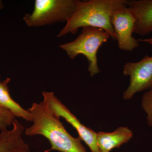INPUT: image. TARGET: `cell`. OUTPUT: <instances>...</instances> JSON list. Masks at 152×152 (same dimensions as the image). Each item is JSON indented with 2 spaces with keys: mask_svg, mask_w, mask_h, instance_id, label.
<instances>
[{
  "mask_svg": "<svg viewBox=\"0 0 152 152\" xmlns=\"http://www.w3.org/2000/svg\"><path fill=\"white\" fill-rule=\"evenodd\" d=\"M31 114L33 124L27 128V136L41 135L46 138L50 144V149L60 152H87L79 137L71 135L60 121L44 102H34L28 109Z\"/></svg>",
  "mask_w": 152,
  "mask_h": 152,
  "instance_id": "1",
  "label": "cell"
},
{
  "mask_svg": "<svg viewBox=\"0 0 152 152\" xmlns=\"http://www.w3.org/2000/svg\"><path fill=\"white\" fill-rule=\"evenodd\" d=\"M127 2V0L77 1L73 13L57 37L75 34L80 28L89 27L104 30L116 41L111 18L114 12Z\"/></svg>",
  "mask_w": 152,
  "mask_h": 152,
  "instance_id": "2",
  "label": "cell"
},
{
  "mask_svg": "<svg viewBox=\"0 0 152 152\" xmlns=\"http://www.w3.org/2000/svg\"><path fill=\"white\" fill-rule=\"evenodd\" d=\"M110 37L108 33L102 29L84 27L75 40L61 45L60 47L71 59H74L79 55L85 56L88 61V72L93 77L100 72L97 57L98 50Z\"/></svg>",
  "mask_w": 152,
  "mask_h": 152,
  "instance_id": "3",
  "label": "cell"
},
{
  "mask_svg": "<svg viewBox=\"0 0 152 152\" xmlns=\"http://www.w3.org/2000/svg\"><path fill=\"white\" fill-rule=\"evenodd\" d=\"M76 2L75 0H36L33 12L25 15L23 20L29 27L67 22L75 10Z\"/></svg>",
  "mask_w": 152,
  "mask_h": 152,
  "instance_id": "4",
  "label": "cell"
},
{
  "mask_svg": "<svg viewBox=\"0 0 152 152\" xmlns=\"http://www.w3.org/2000/svg\"><path fill=\"white\" fill-rule=\"evenodd\" d=\"M123 74L130 77V83L124 92L123 99H131L137 93L152 88V56L146 55L139 61L126 63Z\"/></svg>",
  "mask_w": 152,
  "mask_h": 152,
  "instance_id": "5",
  "label": "cell"
},
{
  "mask_svg": "<svg viewBox=\"0 0 152 152\" xmlns=\"http://www.w3.org/2000/svg\"><path fill=\"white\" fill-rule=\"evenodd\" d=\"M43 102L49 106L52 111L59 118H62L72 125L79 134L82 141L89 147L91 152H99L96 142L97 133L91 128L86 126L52 92L42 93Z\"/></svg>",
  "mask_w": 152,
  "mask_h": 152,
  "instance_id": "6",
  "label": "cell"
},
{
  "mask_svg": "<svg viewBox=\"0 0 152 152\" xmlns=\"http://www.w3.org/2000/svg\"><path fill=\"white\" fill-rule=\"evenodd\" d=\"M111 22L120 50L132 51L140 46L138 40L132 36L135 20L127 4L114 12Z\"/></svg>",
  "mask_w": 152,
  "mask_h": 152,
  "instance_id": "7",
  "label": "cell"
},
{
  "mask_svg": "<svg viewBox=\"0 0 152 152\" xmlns=\"http://www.w3.org/2000/svg\"><path fill=\"white\" fill-rule=\"evenodd\" d=\"M127 6L135 20L134 33L142 36L152 33V0L127 1Z\"/></svg>",
  "mask_w": 152,
  "mask_h": 152,
  "instance_id": "8",
  "label": "cell"
},
{
  "mask_svg": "<svg viewBox=\"0 0 152 152\" xmlns=\"http://www.w3.org/2000/svg\"><path fill=\"white\" fill-rule=\"evenodd\" d=\"M24 128L15 123L10 130L0 132V152H32L23 138Z\"/></svg>",
  "mask_w": 152,
  "mask_h": 152,
  "instance_id": "9",
  "label": "cell"
},
{
  "mask_svg": "<svg viewBox=\"0 0 152 152\" xmlns=\"http://www.w3.org/2000/svg\"><path fill=\"white\" fill-rule=\"evenodd\" d=\"M133 133L127 127L118 128L112 132L97 133L96 142L99 152H110L126 143L133 137Z\"/></svg>",
  "mask_w": 152,
  "mask_h": 152,
  "instance_id": "10",
  "label": "cell"
},
{
  "mask_svg": "<svg viewBox=\"0 0 152 152\" xmlns=\"http://www.w3.org/2000/svg\"><path fill=\"white\" fill-rule=\"evenodd\" d=\"M10 81V78H7L1 82L0 105L10 112L15 118H20L27 121L32 122L31 115L28 110L23 108L11 96L8 87V84Z\"/></svg>",
  "mask_w": 152,
  "mask_h": 152,
  "instance_id": "11",
  "label": "cell"
},
{
  "mask_svg": "<svg viewBox=\"0 0 152 152\" xmlns=\"http://www.w3.org/2000/svg\"><path fill=\"white\" fill-rule=\"evenodd\" d=\"M142 108L147 115V121L152 127V88L144 93L141 101Z\"/></svg>",
  "mask_w": 152,
  "mask_h": 152,
  "instance_id": "12",
  "label": "cell"
},
{
  "mask_svg": "<svg viewBox=\"0 0 152 152\" xmlns=\"http://www.w3.org/2000/svg\"><path fill=\"white\" fill-rule=\"evenodd\" d=\"M15 118L10 112L0 105V130L7 129L8 127L12 125Z\"/></svg>",
  "mask_w": 152,
  "mask_h": 152,
  "instance_id": "13",
  "label": "cell"
},
{
  "mask_svg": "<svg viewBox=\"0 0 152 152\" xmlns=\"http://www.w3.org/2000/svg\"><path fill=\"white\" fill-rule=\"evenodd\" d=\"M138 41L140 42H143L148 43L152 45V37L150 38L145 39H138Z\"/></svg>",
  "mask_w": 152,
  "mask_h": 152,
  "instance_id": "14",
  "label": "cell"
},
{
  "mask_svg": "<svg viewBox=\"0 0 152 152\" xmlns=\"http://www.w3.org/2000/svg\"><path fill=\"white\" fill-rule=\"evenodd\" d=\"M1 82L0 81V85H1Z\"/></svg>",
  "mask_w": 152,
  "mask_h": 152,
  "instance_id": "15",
  "label": "cell"
}]
</instances>
